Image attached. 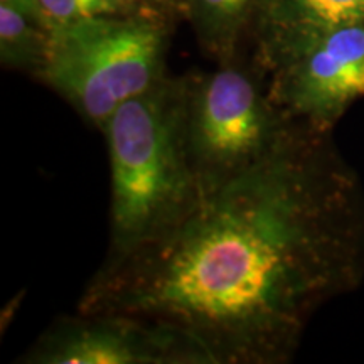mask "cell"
<instances>
[{
  "label": "cell",
  "instance_id": "6",
  "mask_svg": "<svg viewBox=\"0 0 364 364\" xmlns=\"http://www.w3.org/2000/svg\"><path fill=\"white\" fill-rule=\"evenodd\" d=\"M33 364H208L174 331L117 314H80L44 332L21 359Z\"/></svg>",
  "mask_w": 364,
  "mask_h": 364
},
{
  "label": "cell",
  "instance_id": "11",
  "mask_svg": "<svg viewBox=\"0 0 364 364\" xmlns=\"http://www.w3.org/2000/svg\"><path fill=\"white\" fill-rule=\"evenodd\" d=\"M0 4H9V6L19 9V11L27 14L29 17H33L34 21H38L43 24V21H41L38 0H0Z\"/></svg>",
  "mask_w": 364,
  "mask_h": 364
},
{
  "label": "cell",
  "instance_id": "8",
  "mask_svg": "<svg viewBox=\"0 0 364 364\" xmlns=\"http://www.w3.org/2000/svg\"><path fill=\"white\" fill-rule=\"evenodd\" d=\"M188 6L209 51L230 58L243 27L258 14L260 0H188Z\"/></svg>",
  "mask_w": 364,
  "mask_h": 364
},
{
  "label": "cell",
  "instance_id": "4",
  "mask_svg": "<svg viewBox=\"0 0 364 364\" xmlns=\"http://www.w3.org/2000/svg\"><path fill=\"white\" fill-rule=\"evenodd\" d=\"M294 120L268 97L267 86L233 65L186 78V130L201 196L263 161Z\"/></svg>",
  "mask_w": 364,
  "mask_h": 364
},
{
  "label": "cell",
  "instance_id": "9",
  "mask_svg": "<svg viewBox=\"0 0 364 364\" xmlns=\"http://www.w3.org/2000/svg\"><path fill=\"white\" fill-rule=\"evenodd\" d=\"M49 48V31L19 9L0 4V58L6 66L39 75Z\"/></svg>",
  "mask_w": 364,
  "mask_h": 364
},
{
  "label": "cell",
  "instance_id": "2",
  "mask_svg": "<svg viewBox=\"0 0 364 364\" xmlns=\"http://www.w3.org/2000/svg\"><path fill=\"white\" fill-rule=\"evenodd\" d=\"M112 172V262L157 240L201 199L186 130V78L122 105L103 125Z\"/></svg>",
  "mask_w": 364,
  "mask_h": 364
},
{
  "label": "cell",
  "instance_id": "12",
  "mask_svg": "<svg viewBox=\"0 0 364 364\" xmlns=\"http://www.w3.org/2000/svg\"><path fill=\"white\" fill-rule=\"evenodd\" d=\"M118 2H122L127 7H132V6H139V4H142V6H149V4H161L164 0H118Z\"/></svg>",
  "mask_w": 364,
  "mask_h": 364
},
{
  "label": "cell",
  "instance_id": "10",
  "mask_svg": "<svg viewBox=\"0 0 364 364\" xmlns=\"http://www.w3.org/2000/svg\"><path fill=\"white\" fill-rule=\"evenodd\" d=\"M41 21L49 33L81 21L127 11L118 0H38Z\"/></svg>",
  "mask_w": 364,
  "mask_h": 364
},
{
  "label": "cell",
  "instance_id": "3",
  "mask_svg": "<svg viewBox=\"0 0 364 364\" xmlns=\"http://www.w3.org/2000/svg\"><path fill=\"white\" fill-rule=\"evenodd\" d=\"M166 27L147 14H110L49 33L39 76L103 129L122 105L166 78Z\"/></svg>",
  "mask_w": 364,
  "mask_h": 364
},
{
  "label": "cell",
  "instance_id": "1",
  "mask_svg": "<svg viewBox=\"0 0 364 364\" xmlns=\"http://www.w3.org/2000/svg\"><path fill=\"white\" fill-rule=\"evenodd\" d=\"M364 280V191L332 140L292 122L252 169L157 240L103 265L80 314L188 339L208 364H282L318 309Z\"/></svg>",
  "mask_w": 364,
  "mask_h": 364
},
{
  "label": "cell",
  "instance_id": "5",
  "mask_svg": "<svg viewBox=\"0 0 364 364\" xmlns=\"http://www.w3.org/2000/svg\"><path fill=\"white\" fill-rule=\"evenodd\" d=\"M268 97L289 120L332 132L364 97V22L304 41L268 70Z\"/></svg>",
  "mask_w": 364,
  "mask_h": 364
},
{
  "label": "cell",
  "instance_id": "7",
  "mask_svg": "<svg viewBox=\"0 0 364 364\" xmlns=\"http://www.w3.org/2000/svg\"><path fill=\"white\" fill-rule=\"evenodd\" d=\"M257 21L268 71L284 54L314 36L363 24L364 0H260Z\"/></svg>",
  "mask_w": 364,
  "mask_h": 364
}]
</instances>
